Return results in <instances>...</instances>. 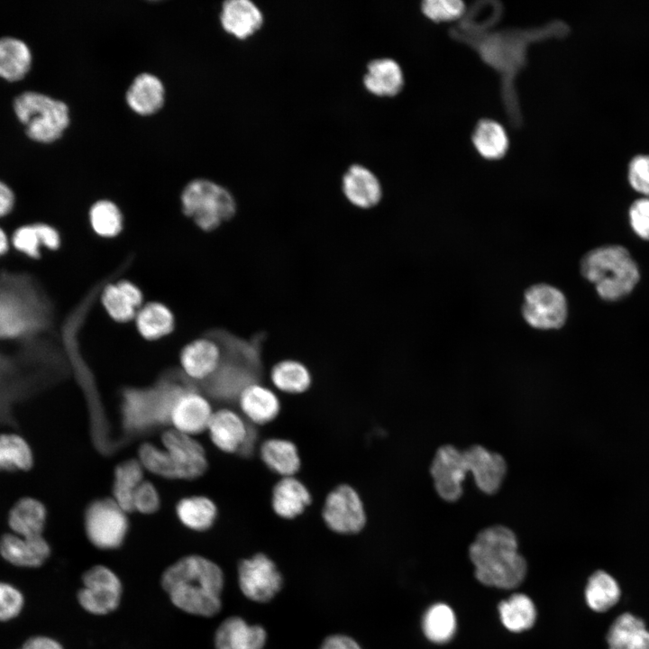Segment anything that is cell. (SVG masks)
I'll return each instance as SVG.
<instances>
[{
	"mask_svg": "<svg viewBox=\"0 0 649 649\" xmlns=\"http://www.w3.org/2000/svg\"><path fill=\"white\" fill-rule=\"evenodd\" d=\"M224 582L222 569L200 555L179 559L161 576V585L177 608L206 617L221 609Z\"/></svg>",
	"mask_w": 649,
	"mask_h": 649,
	"instance_id": "obj_1",
	"label": "cell"
},
{
	"mask_svg": "<svg viewBox=\"0 0 649 649\" xmlns=\"http://www.w3.org/2000/svg\"><path fill=\"white\" fill-rule=\"evenodd\" d=\"M203 334L214 339L221 352L217 369L203 381L212 394L234 397L247 386L257 383L262 371L264 332L244 338L224 328L214 327Z\"/></svg>",
	"mask_w": 649,
	"mask_h": 649,
	"instance_id": "obj_2",
	"label": "cell"
},
{
	"mask_svg": "<svg viewBox=\"0 0 649 649\" xmlns=\"http://www.w3.org/2000/svg\"><path fill=\"white\" fill-rule=\"evenodd\" d=\"M469 557L475 578L485 586L512 590L526 578V561L518 551L516 534L506 526L480 531L469 547Z\"/></svg>",
	"mask_w": 649,
	"mask_h": 649,
	"instance_id": "obj_3",
	"label": "cell"
},
{
	"mask_svg": "<svg viewBox=\"0 0 649 649\" xmlns=\"http://www.w3.org/2000/svg\"><path fill=\"white\" fill-rule=\"evenodd\" d=\"M580 273L607 301L627 296L640 279L635 261L620 245L601 246L587 252L580 261Z\"/></svg>",
	"mask_w": 649,
	"mask_h": 649,
	"instance_id": "obj_4",
	"label": "cell"
},
{
	"mask_svg": "<svg viewBox=\"0 0 649 649\" xmlns=\"http://www.w3.org/2000/svg\"><path fill=\"white\" fill-rule=\"evenodd\" d=\"M20 279L0 284V339H17L41 331L51 319L50 304Z\"/></svg>",
	"mask_w": 649,
	"mask_h": 649,
	"instance_id": "obj_5",
	"label": "cell"
},
{
	"mask_svg": "<svg viewBox=\"0 0 649 649\" xmlns=\"http://www.w3.org/2000/svg\"><path fill=\"white\" fill-rule=\"evenodd\" d=\"M181 372H169L150 388H128L123 393V414L125 425L133 430H144L169 421L178 397L189 388Z\"/></svg>",
	"mask_w": 649,
	"mask_h": 649,
	"instance_id": "obj_6",
	"label": "cell"
},
{
	"mask_svg": "<svg viewBox=\"0 0 649 649\" xmlns=\"http://www.w3.org/2000/svg\"><path fill=\"white\" fill-rule=\"evenodd\" d=\"M181 210L203 231H214L231 220L237 204L224 187L206 178L189 181L180 195Z\"/></svg>",
	"mask_w": 649,
	"mask_h": 649,
	"instance_id": "obj_7",
	"label": "cell"
},
{
	"mask_svg": "<svg viewBox=\"0 0 649 649\" xmlns=\"http://www.w3.org/2000/svg\"><path fill=\"white\" fill-rule=\"evenodd\" d=\"M14 108L28 136L37 142L58 140L70 122L66 103L39 92L20 94L14 99Z\"/></svg>",
	"mask_w": 649,
	"mask_h": 649,
	"instance_id": "obj_8",
	"label": "cell"
},
{
	"mask_svg": "<svg viewBox=\"0 0 649 649\" xmlns=\"http://www.w3.org/2000/svg\"><path fill=\"white\" fill-rule=\"evenodd\" d=\"M129 528L126 512L114 499L92 502L85 513L88 540L99 549H115L123 544Z\"/></svg>",
	"mask_w": 649,
	"mask_h": 649,
	"instance_id": "obj_9",
	"label": "cell"
},
{
	"mask_svg": "<svg viewBox=\"0 0 649 649\" xmlns=\"http://www.w3.org/2000/svg\"><path fill=\"white\" fill-rule=\"evenodd\" d=\"M521 312L525 321L535 329H559L567 319V301L557 288L537 283L526 289Z\"/></svg>",
	"mask_w": 649,
	"mask_h": 649,
	"instance_id": "obj_10",
	"label": "cell"
},
{
	"mask_svg": "<svg viewBox=\"0 0 649 649\" xmlns=\"http://www.w3.org/2000/svg\"><path fill=\"white\" fill-rule=\"evenodd\" d=\"M83 587L78 593L80 606L94 615L111 613L118 607L122 583L117 575L104 565H96L82 576Z\"/></svg>",
	"mask_w": 649,
	"mask_h": 649,
	"instance_id": "obj_11",
	"label": "cell"
},
{
	"mask_svg": "<svg viewBox=\"0 0 649 649\" xmlns=\"http://www.w3.org/2000/svg\"><path fill=\"white\" fill-rule=\"evenodd\" d=\"M238 581L242 594L258 603L271 600L283 584L282 575L275 562L264 553H257L240 562Z\"/></svg>",
	"mask_w": 649,
	"mask_h": 649,
	"instance_id": "obj_12",
	"label": "cell"
},
{
	"mask_svg": "<svg viewBox=\"0 0 649 649\" xmlns=\"http://www.w3.org/2000/svg\"><path fill=\"white\" fill-rule=\"evenodd\" d=\"M323 518L332 531L343 535L359 533L367 519L360 495L346 484L337 486L327 495Z\"/></svg>",
	"mask_w": 649,
	"mask_h": 649,
	"instance_id": "obj_13",
	"label": "cell"
},
{
	"mask_svg": "<svg viewBox=\"0 0 649 649\" xmlns=\"http://www.w3.org/2000/svg\"><path fill=\"white\" fill-rule=\"evenodd\" d=\"M468 471L463 451L452 444H443L436 450L430 466L434 488L445 502L459 500Z\"/></svg>",
	"mask_w": 649,
	"mask_h": 649,
	"instance_id": "obj_14",
	"label": "cell"
},
{
	"mask_svg": "<svg viewBox=\"0 0 649 649\" xmlns=\"http://www.w3.org/2000/svg\"><path fill=\"white\" fill-rule=\"evenodd\" d=\"M161 441L174 479L193 480L206 471L205 450L191 435L171 429L163 434Z\"/></svg>",
	"mask_w": 649,
	"mask_h": 649,
	"instance_id": "obj_15",
	"label": "cell"
},
{
	"mask_svg": "<svg viewBox=\"0 0 649 649\" xmlns=\"http://www.w3.org/2000/svg\"><path fill=\"white\" fill-rule=\"evenodd\" d=\"M463 451L468 471L471 473L480 491L494 495L501 488L507 466L505 458L480 444H473Z\"/></svg>",
	"mask_w": 649,
	"mask_h": 649,
	"instance_id": "obj_16",
	"label": "cell"
},
{
	"mask_svg": "<svg viewBox=\"0 0 649 649\" xmlns=\"http://www.w3.org/2000/svg\"><path fill=\"white\" fill-rule=\"evenodd\" d=\"M207 430L214 444L228 453H242L255 440L243 419L230 409L213 413Z\"/></svg>",
	"mask_w": 649,
	"mask_h": 649,
	"instance_id": "obj_17",
	"label": "cell"
},
{
	"mask_svg": "<svg viewBox=\"0 0 649 649\" xmlns=\"http://www.w3.org/2000/svg\"><path fill=\"white\" fill-rule=\"evenodd\" d=\"M0 555L13 566L35 569L48 560L50 546L43 535L25 537L10 532L0 537Z\"/></svg>",
	"mask_w": 649,
	"mask_h": 649,
	"instance_id": "obj_18",
	"label": "cell"
},
{
	"mask_svg": "<svg viewBox=\"0 0 649 649\" xmlns=\"http://www.w3.org/2000/svg\"><path fill=\"white\" fill-rule=\"evenodd\" d=\"M212 415L208 401L202 395L187 388L176 399L169 422L175 430L192 436L207 429Z\"/></svg>",
	"mask_w": 649,
	"mask_h": 649,
	"instance_id": "obj_19",
	"label": "cell"
},
{
	"mask_svg": "<svg viewBox=\"0 0 649 649\" xmlns=\"http://www.w3.org/2000/svg\"><path fill=\"white\" fill-rule=\"evenodd\" d=\"M220 357L217 343L203 334L200 338L188 343L181 350L182 372L192 380L203 382L215 371Z\"/></svg>",
	"mask_w": 649,
	"mask_h": 649,
	"instance_id": "obj_20",
	"label": "cell"
},
{
	"mask_svg": "<svg viewBox=\"0 0 649 649\" xmlns=\"http://www.w3.org/2000/svg\"><path fill=\"white\" fill-rule=\"evenodd\" d=\"M342 190L346 199L361 209L375 207L383 196L378 177L368 168L353 164L347 169L342 178Z\"/></svg>",
	"mask_w": 649,
	"mask_h": 649,
	"instance_id": "obj_21",
	"label": "cell"
},
{
	"mask_svg": "<svg viewBox=\"0 0 649 649\" xmlns=\"http://www.w3.org/2000/svg\"><path fill=\"white\" fill-rule=\"evenodd\" d=\"M219 19L223 29L239 40H246L254 35L264 22L262 12L250 0L224 2Z\"/></svg>",
	"mask_w": 649,
	"mask_h": 649,
	"instance_id": "obj_22",
	"label": "cell"
},
{
	"mask_svg": "<svg viewBox=\"0 0 649 649\" xmlns=\"http://www.w3.org/2000/svg\"><path fill=\"white\" fill-rule=\"evenodd\" d=\"M267 632L260 625H250L240 617H230L215 635V649H263Z\"/></svg>",
	"mask_w": 649,
	"mask_h": 649,
	"instance_id": "obj_23",
	"label": "cell"
},
{
	"mask_svg": "<svg viewBox=\"0 0 649 649\" xmlns=\"http://www.w3.org/2000/svg\"><path fill=\"white\" fill-rule=\"evenodd\" d=\"M101 301L110 317L126 323L135 318L142 306V293L134 283L123 279L104 285Z\"/></svg>",
	"mask_w": 649,
	"mask_h": 649,
	"instance_id": "obj_24",
	"label": "cell"
},
{
	"mask_svg": "<svg viewBox=\"0 0 649 649\" xmlns=\"http://www.w3.org/2000/svg\"><path fill=\"white\" fill-rule=\"evenodd\" d=\"M165 87L155 75L142 72L130 84L125 101L135 114L147 116L159 112L165 103Z\"/></svg>",
	"mask_w": 649,
	"mask_h": 649,
	"instance_id": "obj_25",
	"label": "cell"
},
{
	"mask_svg": "<svg viewBox=\"0 0 649 649\" xmlns=\"http://www.w3.org/2000/svg\"><path fill=\"white\" fill-rule=\"evenodd\" d=\"M362 83L366 90L376 96L392 97L404 87V73L395 59H375L368 63Z\"/></svg>",
	"mask_w": 649,
	"mask_h": 649,
	"instance_id": "obj_26",
	"label": "cell"
},
{
	"mask_svg": "<svg viewBox=\"0 0 649 649\" xmlns=\"http://www.w3.org/2000/svg\"><path fill=\"white\" fill-rule=\"evenodd\" d=\"M239 403L246 417L257 425L274 420L280 411V402L277 395L258 382L242 390Z\"/></svg>",
	"mask_w": 649,
	"mask_h": 649,
	"instance_id": "obj_27",
	"label": "cell"
},
{
	"mask_svg": "<svg viewBox=\"0 0 649 649\" xmlns=\"http://www.w3.org/2000/svg\"><path fill=\"white\" fill-rule=\"evenodd\" d=\"M310 503L309 490L293 476L283 477L273 488L271 505L274 512L282 518L299 516Z\"/></svg>",
	"mask_w": 649,
	"mask_h": 649,
	"instance_id": "obj_28",
	"label": "cell"
},
{
	"mask_svg": "<svg viewBox=\"0 0 649 649\" xmlns=\"http://www.w3.org/2000/svg\"><path fill=\"white\" fill-rule=\"evenodd\" d=\"M607 642L608 649H649V630L642 618L625 612L609 626Z\"/></svg>",
	"mask_w": 649,
	"mask_h": 649,
	"instance_id": "obj_29",
	"label": "cell"
},
{
	"mask_svg": "<svg viewBox=\"0 0 649 649\" xmlns=\"http://www.w3.org/2000/svg\"><path fill=\"white\" fill-rule=\"evenodd\" d=\"M47 510L40 500L26 497L19 499L10 509L7 522L12 533L33 537L43 535Z\"/></svg>",
	"mask_w": 649,
	"mask_h": 649,
	"instance_id": "obj_30",
	"label": "cell"
},
{
	"mask_svg": "<svg viewBox=\"0 0 649 649\" xmlns=\"http://www.w3.org/2000/svg\"><path fill=\"white\" fill-rule=\"evenodd\" d=\"M498 610L501 624L511 633H522L532 628L537 616L534 601L524 593H514L500 601Z\"/></svg>",
	"mask_w": 649,
	"mask_h": 649,
	"instance_id": "obj_31",
	"label": "cell"
},
{
	"mask_svg": "<svg viewBox=\"0 0 649 649\" xmlns=\"http://www.w3.org/2000/svg\"><path fill=\"white\" fill-rule=\"evenodd\" d=\"M471 142L477 152L489 160L502 159L509 146L505 128L492 119H481L476 123Z\"/></svg>",
	"mask_w": 649,
	"mask_h": 649,
	"instance_id": "obj_32",
	"label": "cell"
},
{
	"mask_svg": "<svg viewBox=\"0 0 649 649\" xmlns=\"http://www.w3.org/2000/svg\"><path fill=\"white\" fill-rule=\"evenodd\" d=\"M421 626L428 641L437 644H446L453 638L457 630L455 612L446 603H434L425 611Z\"/></svg>",
	"mask_w": 649,
	"mask_h": 649,
	"instance_id": "obj_33",
	"label": "cell"
},
{
	"mask_svg": "<svg viewBox=\"0 0 649 649\" xmlns=\"http://www.w3.org/2000/svg\"><path fill=\"white\" fill-rule=\"evenodd\" d=\"M264 464L283 477L294 476L300 469V458L297 446L288 440L269 439L260 450Z\"/></svg>",
	"mask_w": 649,
	"mask_h": 649,
	"instance_id": "obj_34",
	"label": "cell"
},
{
	"mask_svg": "<svg viewBox=\"0 0 649 649\" xmlns=\"http://www.w3.org/2000/svg\"><path fill=\"white\" fill-rule=\"evenodd\" d=\"M620 596L621 590L617 581L605 571L598 570L589 577L584 597L591 610L606 612L619 601Z\"/></svg>",
	"mask_w": 649,
	"mask_h": 649,
	"instance_id": "obj_35",
	"label": "cell"
},
{
	"mask_svg": "<svg viewBox=\"0 0 649 649\" xmlns=\"http://www.w3.org/2000/svg\"><path fill=\"white\" fill-rule=\"evenodd\" d=\"M135 320L138 332L147 340H158L168 335L175 325L172 312L160 302H149L142 306Z\"/></svg>",
	"mask_w": 649,
	"mask_h": 649,
	"instance_id": "obj_36",
	"label": "cell"
},
{
	"mask_svg": "<svg viewBox=\"0 0 649 649\" xmlns=\"http://www.w3.org/2000/svg\"><path fill=\"white\" fill-rule=\"evenodd\" d=\"M29 47L20 39L5 36L0 38V77L4 79H21L31 66Z\"/></svg>",
	"mask_w": 649,
	"mask_h": 649,
	"instance_id": "obj_37",
	"label": "cell"
},
{
	"mask_svg": "<svg viewBox=\"0 0 649 649\" xmlns=\"http://www.w3.org/2000/svg\"><path fill=\"white\" fill-rule=\"evenodd\" d=\"M176 513L179 521L187 528L206 531L214 525L217 516V508L210 498L192 496L178 501Z\"/></svg>",
	"mask_w": 649,
	"mask_h": 649,
	"instance_id": "obj_38",
	"label": "cell"
},
{
	"mask_svg": "<svg viewBox=\"0 0 649 649\" xmlns=\"http://www.w3.org/2000/svg\"><path fill=\"white\" fill-rule=\"evenodd\" d=\"M142 469L140 461L136 460L123 462L115 468L113 485L114 500L125 512L133 511L134 492L143 481Z\"/></svg>",
	"mask_w": 649,
	"mask_h": 649,
	"instance_id": "obj_39",
	"label": "cell"
},
{
	"mask_svg": "<svg viewBox=\"0 0 649 649\" xmlns=\"http://www.w3.org/2000/svg\"><path fill=\"white\" fill-rule=\"evenodd\" d=\"M270 379L278 389L290 394L305 392L312 382L307 367L295 360H284L276 363L270 370Z\"/></svg>",
	"mask_w": 649,
	"mask_h": 649,
	"instance_id": "obj_40",
	"label": "cell"
},
{
	"mask_svg": "<svg viewBox=\"0 0 649 649\" xmlns=\"http://www.w3.org/2000/svg\"><path fill=\"white\" fill-rule=\"evenodd\" d=\"M32 465V451L24 438L13 433L0 434V471H29Z\"/></svg>",
	"mask_w": 649,
	"mask_h": 649,
	"instance_id": "obj_41",
	"label": "cell"
},
{
	"mask_svg": "<svg viewBox=\"0 0 649 649\" xmlns=\"http://www.w3.org/2000/svg\"><path fill=\"white\" fill-rule=\"evenodd\" d=\"M89 222L97 235L113 238L122 232L123 217L115 203L108 199H101L90 207Z\"/></svg>",
	"mask_w": 649,
	"mask_h": 649,
	"instance_id": "obj_42",
	"label": "cell"
},
{
	"mask_svg": "<svg viewBox=\"0 0 649 649\" xmlns=\"http://www.w3.org/2000/svg\"><path fill=\"white\" fill-rule=\"evenodd\" d=\"M421 11L429 20L444 23L460 19L465 5L460 0H427L422 3Z\"/></svg>",
	"mask_w": 649,
	"mask_h": 649,
	"instance_id": "obj_43",
	"label": "cell"
},
{
	"mask_svg": "<svg viewBox=\"0 0 649 649\" xmlns=\"http://www.w3.org/2000/svg\"><path fill=\"white\" fill-rule=\"evenodd\" d=\"M25 606V597L15 585L0 580V622L18 617Z\"/></svg>",
	"mask_w": 649,
	"mask_h": 649,
	"instance_id": "obj_44",
	"label": "cell"
},
{
	"mask_svg": "<svg viewBox=\"0 0 649 649\" xmlns=\"http://www.w3.org/2000/svg\"><path fill=\"white\" fill-rule=\"evenodd\" d=\"M14 247L32 259L41 256L42 242L35 224H24L17 228L12 237Z\"/></svg>",
	"mask_w": 649,
	"mask_h": 649,
	"instance_id": "obj_45",
	"label": "cell"
},
{
	"mask_svg": "<svg viewBox=\"0 0 649 649\" xmlns=\"http://www.w3.org/2000/svg\"><path fill=\"white\" fill-rule=\"evenodd\" d=\"M160 505V498L157 489L150 481L143 480L134 492L133 510L152 514L159 509Z\"/></svg>",
	"mask_w": 649,
	"mask_h": 649,
	"instance_id": "obj_46",
	"label": "cell"
},
{
	"mask_svg": "<svg viewBox=\"0 0 649 649\" xmlns=\"http://www.w3.org/2000/svg\"><path fill=\"white\" fill-rule=\"evenodd\" d=\"M628 179L635 190L649 196V155H639L631 160Z\"/></svg>",
	"mask_w": 649,
	"mask_h": 649,
	"instance_id": "obj_47",
	"label": "cell"
},
{
	"mask_svg": "<svg viewBox=\"0 0 649 649\" xmlns=\"http://www.w3.org/2000/svg\"><path fill=\"white\" fill-rule=\"evenodd\" d=\"M633 231L642 239L649 240V198L635 200L629 208Z\"/></svg>",
	"mask_w": 649,
	"mask_h": 649,
	"instance_id": "obj_48",
	"label": "cell"
},
{
	"mask_svg": "<svg viewBox=\"0 0 649 649\" xmlns=\"http://www.w3.org/2000/svg\"><path fill=\"white\" fill-rule=\"evenodd\" d=\"M319 649H362L351 636L335 634L327 636L321 644Z\"/></svg>",
	"mask_w": 649,
	"mask_h": 649,
	"instance_id": "obj_49",
	"label": "cell"
},
{
	"mask_svg": "<svg viewBox=\"0 0 649 649\" xmlns=\"http://www.w3.org/2000/svg\"><path fill=\"white\" fill-rule=\"evenodd\" d=\"M35 225L41 236L42 245L48 250H58L60 246L61 239L57 229L44 223H36Z\"/></svg>",
	"mask_w": 649,
	"mask_h": 649,
	"instance_id": "obj_50",
	"label": "cell"
},
{
	"mask_svg": "<svg viewBox=\"0 0 649 649\" xmlns=\"http://www.w3.org/2000/svg\"><path fill=\"white\" fill-rule=\"evenodd\" d=\"M17 649H64L56 639L43 635H32L27 638Z\"/></svg>",
	"mask_w": 649,
	"mask_h": 649,
	"instance_id": "obj_51",
	"label": "cell"
},
{
	"mask_svg": "<svg viewBox=\"0 0 649 649\" xmlns=\"http://www.w3.org/2000/svg\"><path fill=\"white\" fill-rule=\"evenodd\" d=\"M14 206V194L12 189L0 180V217L8 215Z\"/></svg>",
	"mask_w": 649,
	"mask_h": 649,
	"instance_id": "obj_52",
	"label": "cell"
},
{
	"mask_svg": "<svg viewBox=\"0 0 649 649\" xmlns=\"http://www.w3.org/2000/svg\"><path fill=\"white\" fill-rule=\"evenodd\" d=\"M8 246L7 236L4 230L0 227V257L6 253Z\"/></svg>",
	"mask_w": 649,
	"mask_h": 649,
	"instance_id": "obj_53",
	"label": "cell"
}]
</instances>
